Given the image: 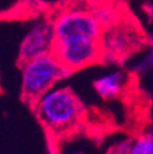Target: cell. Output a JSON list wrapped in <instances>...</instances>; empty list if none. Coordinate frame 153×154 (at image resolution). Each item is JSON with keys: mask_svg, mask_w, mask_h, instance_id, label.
Here are the masks:
<instances>
[{"mask_svg": "<svg viewBox=\"0 0 153 154\" xmlns=\"http://www.w3.org/2000/svg\"><path fill=\"white\" fill-rule=\"evenodd\" d=\"M33 109L39 121L55 135L73 131L84 116L80 99L70 88L64 85H57L43 94L33 102Z\"/></svg>", "mask_w": 153, "mask_h": 154, "instance_id": "1", "label": "cell"}, {"mask_svg": "<svg viewBox=\"0 0 153 154\" xmlns=\"http://www.w3.org/2000/svg\"><path fill=\"white\" fill-rule=\"evenodd\" d=\"M70 74L64 65L58 61L54 52L36 57L21 62V92L26 100H36L57 87L59 81Z\"/></svg>", "mask_w": 153, "mask_h": 154, "instance_id": "2", "label": "cell"}, {"mask_svg": "<svg viewBox=\"0 0 153 154\" xmlns=\"http://www.w3.org/2000/svg\"><path fill=\"white\" fill-rule=\"evenodd\" d=\"M55 42L68 40H98L101 42L104 28L98 22L88 4H70L58 10L51 18Z\"/></svg>", "mask_w": 153, "mask_h": 154, "instance_id": "3", "label": "cell"}, {"mask_svg": "<svg viewBox=\"0 0 153 154\" xmlns=\"http://www.w3.org/2000/svg\"><path fill=\"white\" fill-rule=\"evenodd\" d=\"M53 52L70 73L91 66L104 58L102 45L98 40L55 42Z\"/></svg>", "mask_w": 153, "mask_h": 154, "instance_id": "4", "label": "cell"}, {"mask_svg": "<svg viewBox=\"0 0 153 154\" xmlns=\"http://www.w3.org/2000/svg\"><path fill=\"white\" fill-rule=\"evenodd\" d=\"M141 32L134 29L131 23L120 19L110 28L105 29L101 37V45L104 58H121L134 50L135 45L141 43Z\"/></svg>", "mask_w": 153, "mask_h": 154, "instance_id": "5", "label": "cell"}, {"mask_svg": "<svg viewBox=\"0 0 153 154\" xmlns=\"http://www.w3.org/2000/svg\"><path fill=\"white\" fill-rule=\"evenodd\" d=\"M55 36L51 21L37 22L29 29L19 44V61L25 62L36 57L53 52Z\"/></svg>", "mask_w": 153, "mask_h": 154, "instance_id": "6", "label": "cell"}, {"mask_svg": "<svg viewBox=\"0 0 153 154\" xmlns=\"http://www.w3.org/2000/svg\"><path fill=\"white\" fill-rule=\"evenodd\" d=\"M127 74L121 70H112L94 80V90L102 99H115L120 96L127 85Z\"/></svg>", "mask_w": 153, "mask_h": 154, "instance_id": "7", "label": "cell"}, {"mask_svg": "<svg viewBox=\"0 0 153 154\" xmlns=\"http://www.w3.org/2000/svg\"><path fill=\"white\" fill-rule=\"evenodd\" d=\"M110 154H153V135L144 134L116 146Z\"/></svg>", "mask_w": 153, "mask_h": 154, "instance_id": "8", "label": "cell"}, {"mask_svg": "<svg viewBox=\"0 0 153 154\" xmlns=\"http://www.w3.org/2000/svg\"><path fill=\"white\" fill-rule=\"evenodd\" d=\"M94 15L98 19V22L101 23V26L104 28V30L108 28H110L112 25H115L116 22H119L121 19L120 15V10L112 3H105V4H99V6L93 7Z\"/></svg>", "mask_w": 153, "mask_h": 154, "instance_id": "9", "label": "cell"}, {"mask_svg": "<svg viewBox=\"0 0 153 154\" xmlns=\"http://www.w3.org/2000/svg\"><path fill=\"white\" fill-rule=\"evenodd\" d=\"M59 154H87V153L79 147H68L64 149L62 151H59Z\"/></svg>", "mask_w": 153, "mask_h": 154, "instance_id": "10", "label": "cell"}, {"mask_svg": "<svg viewBox=\"0 0 153 154\" xmlns=\"http://www.w3.org/2000/svg\"><path fill=\"white\" fill-rule=\"evenodd\" d=\"M113 0H84V3L88 4L90 7H95L99 6V4H105V3H110Z\"/></svg>", "mask_w": 153, "mask_h": 154, "instance_id": "11", "label": "cell"}]
</instances>
